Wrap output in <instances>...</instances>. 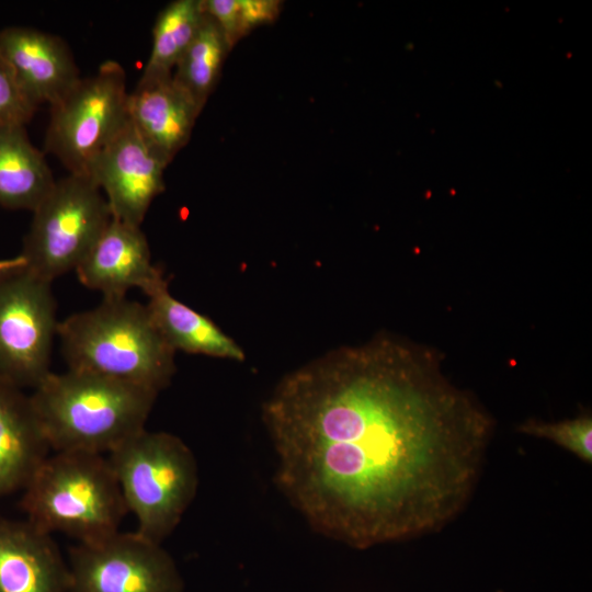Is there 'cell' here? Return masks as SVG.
Listing matches in <instances>:
<instances>
[{
  "mask_svg": "<svg viewBox=\"0 0 592 592\" xmlns=\"http://www.w3.org/2000/svg\"><path fill=\"white\" fill-rule=\"evenodd\" d=\"M52 282L26 269L0 282V382L35 388L50 373L59 321Z\"/></svg>",
  "mask_w": 592,
  "mask_h": 592,
  "instance_id": "cell-8",
  "label": "cell"
},
{
  "mask_svg": "<svg viewBox=\"0 0 592 592\" xmlns=\"http://www.w3.org/2000/svg\"><path fill=\"white\" fill-rule=\"evenodd\" d=\"M158 394L68 368L50 372L30 395L54 452L110 454L146 429Z\"/></svg>",
  "mask_w": 592,
  "mask_h": 592,
  "instance_id": "cell-2",
  "label": "cell"
},
{
  "mask_svg": "<svg viewBox=\"0 0 592 592\" xmlns=\"http://www.w3.org/2000/svg\"><path fill=\"white\" fill-rule=\"evenodd\" d=\"M26 521L50 534L92 543L119 531L128 512L107 456L55 452L23 489Z\"/></svg>",
  "mask_w": 592,
  "mask_h": 592,
  "instance_id": "cell-4",
  "label": "cell"
},
{
  "mask_svg": "<svg viewBox=\"0 0 592 592\" xmlns=\"http://www.w3.org/2000/svg\"><path fill=\"white\" fill-rule=\"evenodd\" d=\"M57 337L68 368L136 385L159 394L175 373V352L156 328L146 305L103 298L94 308L60 321Z\"/></svg>",
  "mask_w": 592,
  "mask_h": 592,
  "instance_id": "cell-3",
  "label": "cell"
},
{
  "mask_svg": "<svg viewBox=\"0 0 592 592\" xmlns=\"http://www.w3.org/2000/svg\"><path fill=\"white\" fill-rule=\"evenodd\" d=\"M128 512L141 536L158 543L171 535L193 502L197 462L177 435L141 430L107 454Z\"/></svg>",
  "mask_w": 592,
  "mask_h": 592,
  "instance_id": "cell-5",
  "label": "cell"
},
{
  "mask_svg": "<svg viewBox=\"0 0 592 592\" xmlns=\"http://www.w3.org/2000/svg\"><path fill=\"white\" fill-rule=\"evenodd\" d=\"M55 181L43 153L29 140L24 126L0 127L1 206L33 212Z\"/></svg>",
  "mask_w": 592,
  "mask_h": 592,
  "instance_id": "cell-17",
  "label": "cell"
},
{
  "mask_svg": "<svg viewBox=\"0 0 592 592\" xmlns=\"http://www.w3.org/2000/svg\"><path fill=\"white\" fill-rule=\"evenodd\" d=\"M202 0L170 2L157 16L152 47L143 75L172 73L202 23Z\"/></svg>",
  "mask_w": 592,
  "mask_h": 592,
  "instance_id": "cell-19",
  "label": "cell"
},
{
  "mask_svg": "<svg viewBox=\"0 0 592 592\" xmlns=\"http://www.w3.org/2000/svg\"><path fill=\"white\" fill-rule=\"evenodd\" d=\"M123 67L103 62L50 105L45 149L71 174H86L92 161L128 122Z\"/></svg>",
  "mask_w": 592,
  "mask_h": 592,
  "instance_id": "cell-7",
  "label": "cell"
},
{
  "mask_svg": "<svg viewBox=\"0 0 592 592\" xmlns=\"http://www.w3.org/2000/svg\"><path fill=\"white\" fill-rule=\"evenodd\" d=\"M517 431L548 440L585 464L592 463V417L588 412L557 422L530 419L521 423Z\"/></svg>",
  "mask_w": 592,
  "mask_h": 592,
  "instance_id": "cell-20",
  "label": "cell"
},
{
  "mask_svg": "<svg viewBox=\"0 0 592 592\" xmlns=\"http://www.w3.org/2000/svg\"><path fill=\"white\" fill-rule=\"evenodd\" d=\"M167 166L128 119L92 161L87 175L103 192L113 218L140 226L164 190Z\"/></svg>",
  "mask_w": 592,
  "mask_h": 592,
  "instance_id": "cell-10",
  "label": "cell"
},
{
  "mask_svg": "<svg viewBox=\"0 0 592 592\" xmlns=\"http://www.w3.org/2000/svg\"><path fill=\"white\" fill-rule=\"evenodd\" d=\"M262 419L281 493L314 531L357 549L454 521L475 492L494 428L430 351L386 335L284 376Z\"/></svg>",
  "mask_w": 592,
  "mask_h": 592,
  "instance_id": "cell-1",
  "label": "cell"
},
{
  "mask_svg": "<svg viewBox=\"0 0 592 592\" xmlns=\"http://www.w3.org/2000/svg\"><path fill=\"white\" fill-rule=\"evenodd\" d=\"M79 281L103 298L124 297L132 288L149 295L167 281L151 262L140 226L112 218L76 267Z\"/></svg>",
  "mask_w": 592,
  "mask_h": 592,
  "instance_id": "cell-11",
  "label": "cell"
},
{
  "mask_svg": "<svg viewBox=\"0 0 592 592\" xmlns=\"http://www.w3.org/2000/svg\"><path fill=\"white\" fill-rule=\"evenodd\" d=\"M230 49L217 23L204 12L197 33L172 72L174 82L201 111L218 81Z\"/></svg>",
  "mask_w": 592,
  "mask_h": 592,
  "instance_id": "cell-18",
  "label": "cell"
},
{
  "mask_svg": "<svg viewBox=\"0 0 592 592\" xmlns=\"http://www.w3.org/2000/svg\"><path fill=\"white\" fill-rule=\"evenodd\" d=\"M0 55L37 107L43 103H56L81 78L65 42L35 29L10 26L1 30Z\"/></svg>",
  "mask_w": 592,
  "mask_h": 592,
  "instance_id": "cell-12",
  "label": "cell"
},
{
  "mask_svg": "<svg viewBox=\"0 0 592 592\" xmlns=\"http://www.w3.org/2000/svg\"><path fill=\"white\" fill-rule=\"evenodd\" d=\"M37 106L27 98L12 69L0 55V127L24 126Z\"/></svg>",
  "mask_w": 592,
  "mask_h": 592,
  "instance_id": "cell-21",
  "label": "cell"
},
{
  "mask_svg": "<svg viewBox=\"0 0 592 592\" xmlns=\"http://www.w3.org/2000/svg\"><path fill=\"white\" fill-rule=\"evenodd\" d=\"M127 106L135 128L167 163L187 144L201 113L172 73L143 75Z\"/></svg>",
  "mask_w": 592,
  "mask_h": 592,
  "instance_id": "cell-13",
  "label": "cell"
},
{
  "mask_svg": "<svg viewBox=\"0 0 592 592\" xmlns=\"http://www.w3.org/2000/svg\"><path fill=\"white\" fill-rule=\"evenodd\" d=\"M113 218L96 184L71 174L54 186L33 210L22 252L26 270L53 282L76 270Z\"/></svg>",
  "mask_w": 592,
  "mask_h": 592,
  "instance_id": "cell-6",
  "label": "cell"
},
{
  "mask_svg": "<svg viewBox=\"0 0 592 592\" xmlns=\"http://www.w3.org/2000/svg\"><path fill=\"white\" fill-rule=\"evenodd\" d=\"M24 269L26 265L20 254L12 259H0V282Z\"/></svg>",
  "mask_w": 592,
  "mask_h": 592,
  "instance_id": "cell-23",
  "label": "cell"
},
{
  "mask_svg": "<svg viewBox=\"0 0 592 592\" xmlns=\"http://www.w3.org/2000/svg\"><path fill=\"white\" fill-rule=\"evenodd\" d=\"M146 305L164 341L174 351L243 361L241 346L213 320L174 298L168 283L151 292Z\"/></svg>",
  "mask_w": 592,
  "mask_h": 592,
  "instance_id": "cell-16",
  "label": "cell"
},
{
  "mask_svg": "<svg viewBox=\"0 0 592 592\" xmlns=\"http://www.w3.org/2000/svg\"><path fill=\"white\" fill-rule=\"evenodd\" d=\"M49 451L30 396L0 382V497L23 490Z\"/></svg>",
  "mask_w": 592,
  "mask_h": 592,
  "instance_id": "cell-15",
  "label": "cell"
},
{
  "mask_svg": "<svg viewBox=\"0 0 592 592\" xmlns=\"http://www.w3.org/2000/svg\"><path fill=\"white\" fill-rule=\"evenodd\" d=\"M69 568L47 534L0 517V592H68Z\"/></svg>",
  "mask_w": 592,
  "mask_h": 592,
  "instance_id": "cell-14",
  "label": "cell"
},
{
  "mask_svg": "<svg viewBox=\"0 0 592 592\" xmlns=\"http://www.w3.org/2000/svg\"><path fill=\"white\" fill-rule=\"evenodd\" d=\"M281 7L277 0H235L231 46L255 27L274 22Z\"/></svg>",
  "mask_w": 592,
  "mask_h": 592,
  "instance_id": "cell-22",
  "label": "cell"
},
{
  "mask_svg": "<svg viewBox=\"0 0 592 592\" xmlns=\"http://www.w3.org/2000/svg\"><path fill=\"white\" fill-rule=\"evenodd\" d=\"M68 592H183L171 555L136 531L116 532L69 551Z\"/></svg>",
  "mask_w": 592,
  "mask_h": 592,
  "instance_id": "cell-9",
  "label": "cell"
}]
</instances>
